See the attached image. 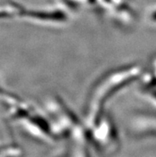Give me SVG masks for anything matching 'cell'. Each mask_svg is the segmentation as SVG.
Here are the masks:
<instances>
[{
  "mask_svg": "<svg viewBox=\"0 0 156 157\" xmlns=\"http://www.w3.org/2000/svg\"><path fill=\"white\" fill-rule=\"evenodd\" d=\"M1 151H2V148L0 147V152H1Z\"/></svg>",
  "mask_w": 156,
  "mask_h": 157,
  "instance_id": "1",
  "label": "cell"
}]
</instances>
